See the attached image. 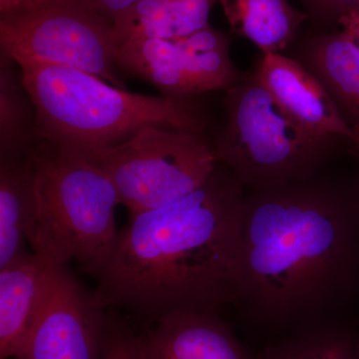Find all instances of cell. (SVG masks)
<instances>
[{"label": "cell", "instance_id": "cell-3", "mask_svg": "<svg viewBox=\"0 0 359 359\" xmlns=\"http://www.w3.org/2000/svg\"><path fill=\"white\" fill-rule=\"evenodd\" d=\"M40 138L81 152L117 145L148 125L205 134L208 119L192 98L129 93L85 71L18 62Z\"/></svg>", "mask_w": 359, "mask_h": 359}, {"label": "cell", "instance_id": "cell-8", "mask_svg": "<svg viewBox=\"0 0 359 359\" xmlns=\"http://www.w3.org/2000/svg\"><path fill=\"white\" fill-rule=\"evenodd\" d=\"M117 65L152 84L164 96L180 98L226 92L245 77L231 61L228 36L210 25L177 39L123 42Z\"/></svg>", "mask_w": 359, "mask_h": 359}, {"label": "cell", "instance_id": "cell-9", "mask_svg": "<svg viewBox=\"0 0 359 359\" xmlns=\"http://www.w3.org/2000/svg\"><path fill=\"white\" fill-rule=\"evenodd\" d=\"M105 311L65 266L49 264L36 313L15 359H98Z\"/></svg>", "mask_w": 359, "mask_h": 359}, {"label": "cell", "instance_id": "cell-15", "mask_svg": "<svg viewBox=\"0 0 359 359\" xmlns=\"http://www.w3.org/2000/svg\"><path fill=\"white\" fill-rule=\"evenodd\" d=\"M218 0H138L113 20L119 44L186 36L209 25Z\"/></svg>", "mask_w": 359, "mask_h": 359}, {"label": "cell", "instance_id": "cell-14", "mask_svg": "<svg viewBox=\"0 0 359 359\" xmlns=\"http://www.w3.org/2000/svg\"><path fill=\"white\" fill-rule=\"evenodd\" d=\"M35 148L29 154L0 160V269L28 252L25 244L36 211Z\"/></svg>", "mask_w": 359, "mask_h": 359}, {"label": "cell", "instance_id": "cell-10", "mask_svg": "<svg viewBox=\"0 0 359 359\" xmlns=\"http://www.w3.org/2000/svg\"><path fill=\"white\" fill-rule=\"evenodd\" d=\"M278 104L302 126L325 138L358 144L327 90L299 60L283 53L263 54L252 71Z\"/></svg>", "mask_w": 359, "mask_h": 359}, {"label": "cell", "instance_id": "cell-23", "mask_svg": "<svg viewBox=\"0 0 359 359\" xmlns=\"http://www.w3.org/2000/svg\"><path fill=\"white\" fill-rule=\"evenodd\" d=\"M342 32L359 46V11L342 21Z\"/></svg>", "mask_w": 359, "mask_h": 359}, {"label": "cell", "instance_id": "cell-17", "mask_svg": "<svg viewBox=\"0 0 359 359\" xmlns=\"http://www.w3.org/2000/svg\"><path fill=\"white\" fill-rule=\"evenodd\" d=\"M0 58V160H6L29 154L41 138L20 66L4 52Z\"/></svg>", "mask_w": 359, "mask_h": 359}, {"label": "cell", "instance_id": "cell-22", "mask_svg": "<svg viewBox=\"0 0 359 359\" xmlns=\"http://www.w3.org/2000/svg\"><path fill=\"white\" fill-rule=\"evenodd\" d=\"M49 0H0V16L33 11L48 4Z\"/></svg>", "mask_w": 359, "mask_h": 359}, {"label": "cell", "instance_id": "cell-5", "mask_svg": "<svg viewBox=\"0 0 359 359\" xmlns=\"http://www.w3.org/2000/svg\"><path fill=\"white\" fill-rule=\"evenodd\" d=\"M217 157L247 193L320 173L351 144L309 131L287 112L254 72L226 91Z\"/></svg>", "mask_w": 359, "mask_h": 359}, {"label": "cell", "instance_id": "cell-7", "mask_svg": "<svg viewBox=\"0 0 359 359\" xmlns=\"http://www.w3.org/2000/svg\"><path fill=\"white\" fill-rule=\"evenodd\" d=\"M118 49L112 21L84 0H56L33 11L0 16V50L16 63L65 66L122 88Z\"/></svg>", "mask_w": 359, "mask_h": 359}, {"label": "cell", "instance_id": "cell-11", "mask_svg": "<svg viewBox=\"0 0 359 359\" xmlns=\"http://www.w3.org/2000/svg\"><path fill=\"white\" fill-rule=\"evenodd\" d=\"M141 337L149 359H257L211 311L164 314Z\"/></svg>", "mask_w": 359, "mask_h": 359}, {"label": "cell", "instance_id": "cell-21", "mask_svg": "<svg viewBox=\"0 0 359 359\" xmlns=\"http://www.w3.org/2000/svg\"><path fill=\"white\" fill-rule=\"evenodd\" d=\"M90 6L111 21L126 11L138 0H84Z\"/></svg>", "mask_w": 359, "mask_h": 359}, {"label": "cell", "instance_id": "cell-2", "mask_svg": "<svg viewBox=\"0 0 359 359\" xmlns=\"http://www.w3.org/2000/svg\"><path fill=\"white\" fill-rule=\"evenodd\" d=\"M245 192L219 161L209 180L172 204L133 215L94 278V299L154 323L175 311L233 304Z\"/></svg>", "mask_w": 359, "mask_h": 359}, {"label": "cell", "instance_id": "cell-20", "mask_svg": "<svg viewBox=\"0 0 359 359\" xmlns=\"http://www.w3.org/2000/svg\"><path fill=\"white\" fill-rule=\"evenodd\" d=\"M313 32L337 30L342 21L359 11V0H297Z\"/></svg>", "mask_w": 359, "mask_h": 359}, {"label": "cell", "instance_id": "cell-19", "mask_svg": "<svg viewBox=\"0 0 359 359\" xmlns=\"http://www.w3.org/2000/svg\"><path fill=\"white\" fill-rule=\"evenodd\" d=\"M98 359H149L141 335L120 318H106Z\"/></svg>", "mask_w": 359, "mask_h": 359}, {"label": "cell", "instance_id": "cell-24", "mask_svg": "<svg viewBox=\"0 0 359 359\" xmlns=\"http://www.w3.org/2000/svg\"><path fill=\"white\" fill-rule=\"evenodd\" d=\"M354 153H355L356 155H358L359 156V148L358 149H356L355 151H354Z\"/></svg>", "mask_w": 359, "mask_h": 359}, {"label": "cell", "instance_id": "cell-12", "mask_svg": "<svg viewBox=\"0 0 359 359\" xmlns=\"http://www.w3.org/2000/svg\"><path fill=\"white\" fill-rule=\"evenodd\" d=\"M294 55L318 78L337 112L358 138L359 148V46L344 32H311L292 45Z\"/></svg>", "mask_w": 359, "mask_h": 359}, {"label": "cell", "instance_id": "cell-16", "mask_svg": "<svg viewBox=\"0 0 359 359\" xmlns=\"http://www.w3.org/2000/svg\"><path fill=\"white\" fill-rule=\"evenodd\" d=\"M231 32L259 47L263 54L283 53L301 36L309 18L289 0H218Z\"/></svg>", "mask_w": 359, "mask_h": 359}, {"label": "cell", "instance_id": "cell-13", "mask_svg": "<svg viewBox=\"0 0 359 359\" xmlns=\"http://www.w3.org/2000/svg\"><path fill=\"white\" fill-rule=\"evenodd\" d=\"M49 264L28 252L0 269V359H15L36 313Z\"/></svg>", "mask_w": 359, "mask_h": 359}, {"label": "cell", "instance_id": "cell-18", "mask_svg": "<svg viewBox=\"0 0 359 359\" xmlns=\"http://www.w3.org/2000/svg\"><path fill=\"white\" fill-rule=\"evenodd\" d=\"M257 359H359V334L351 320L287 335Z\"/></svg>", "mask_w": 359, "mask_h": 359}, {"label": "cell", "instance_id": "cell-1", "mask_svg": "<svg viewBox=\"0 0 359 359\" xmlns=\"http://www.w3.org/2000/svg\"><path fill=\"white\" fill-rule=\"evenodd\" d=\"M233 306L299 334L351 320L359 306V178L323 170L245 196Z\"/></svg>", "mask_w": 359, "mask_h": 359}, {"label": "cell", "instance_id": "cell-6", "mask_svg": "<svg viewBox=\"0 0 359 359\" xmlns=\"http://www.w3.org/2000/svg\"><path fill=\"white\" fill-rule=\"evenodd\" d=\"M81 153L112 180L130 216L190 195L204 185L219 164L214 145L205 134L157 125L143 127L117 145Z\"/></svg>", "mask_w": 359, "mask_h": 359}, {"label": "cell", "instance_id": "cell-4", "mask_svg": "<svg viewBox=\"0 0 359 359\" xmlns=\"http://www.w3.org/2000/svg\"><path fill=\"white\" fill-rule=\"evenodd\" d=\"M36 211L28 243L45 263L76 262L95 276L114 249L115 210L121 204L112 180L76 150L40 139L34 152Z\"/></svg>", "mask_w": 359, "mask_h": 359}, {"label": "cell", "instance_id": "cell-25", "mask_svg": "<svg viewBox=\"0 0 359 359\" xmlns=\"http://www.w3.org/2000/svg\"><path fill=\"white\" fill-rule=\"evenodd\" d=\"M51 1H56V0H49L48 2H51Z\"/></svg>", "mask_w": 359, "mask_h": 359}]
</instances>
